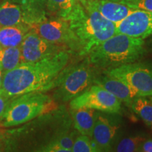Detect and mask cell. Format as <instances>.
I'll return each mask as SVG.
<instances>
[{"mask_svg": "<svg viewBox=\"0 0 152 152\" xmlns=\"http://www.w3.org/2000/svg\"><path fill=\"white\" fill-rule=\"evenodd\" d=\"M71 52L64 49L33 62H22L4 74L1 90L9 98L31 92H45L58 86L69 65Z\"/></svg>", "mask_w": 152, "mask_h": 152, "instance_id": "cell-1", "label": "cell"}, {"mask_svg": "<svg viewBox=\"0 0 152 152\" xmlns=\"http://www.w3.org/2000/svg\"><path fill=\"white\" fill-rule=\"evenodd\" d=\"M80 43V56L87 55L100 44L116 34L115 24L104 18L99 11L87 3L74 4L65 18Z\"/></svg>", "mask_w": 152, "mask_h": 152, "instance_id": "cell-2", "label": "cell"}, {"mask_svg": "<svg viewBox=\"0 0 152 152\" xmlns=\"http://www.w3.org/2000/svg\"><path fill=\"white\" fill-rule=\"evenodd\" d=\"M147 51L145 39L116 33L87 55L90 62L95 68L109 70L138 61Z\"/></svg>", "mask_w": 152, "mask_h": 152, "instance_id": "cell-3", "label": "cell"}, {"mask_svg": "<svg viewBox=\"0 0 152 152\" xmlns=\"http://www.w3.org/2000/svg\"><path fill=\"white\" fill-rule=\"evenodd\" d=\"M54 99L42 92H31L11 99L2 116L1 128H11L21 125L43 114L56 109Z\"/></svg>", "mask_w": 152, "mask_h": 152, "instance_id": "cell-4", "label": "cell"}, {"mask_svg": "<svg viewBox=\"0 0 152 152\" xmlns=\"http://www.w3.org/2000/svg\"><path fill=\"white\" fill-rule=\"evenodd\" d=\"M96 68L90 62L88 58L78 65L66 67L61 80L53 95L54 101L68 102L84 92L94 83L97 74Z\"/></svg>", "mask_w": 152, "mask_h": 152, "instance_id": "cell-5", "label": "cell"}, {"mask_svg": "<svg viewBox=\"0 0 152 152\" xmlns=\"http://www.w3.org/2000/svg\"><path fill=\"white\" fill-rule=\"evenodd\" d=\"M103 73L121 80L137 93L138 96H152V64L134 62L109 70Z\"/></svg>", "mask_w": 152, "mask_h": 152, "instance_id": "cell-6", "label": "cell"}, {"mask_svg": "<svg viewBox=\"0 0 152 152\" xmlns=\"http://www.w3.org/2000/svg\"><path fill=\"white\" fill-rule=\"evenodd\" d=\"M30 28L44 39L64 45L71 52H77L79 54L80 53L81 47L78 38L66 19L53 17L32 25Z\"/></svg>", "mask_w": 152, "mask_h": 152, "instance_id": "cell-7", "label": "cell"}, {"mask_svg": "<svg viewBox=\"0 0 152 152\" xmlns=\"http://www.w3.org/2000/svg\"><path fill=\"white\" fill-rule=\"evenodd\" d=\"M71 109L85 107L109 113H120L121 102L104 87L92 84L70 101Z\"/></svg>", "mask_w": 152, "mask_h": 152, "instance_id": "cell-8", "label": "cell"}, {"mask_svg": "<svg viewBox=\"0 0 152 152\" xmlns=\"http://www.w3.org/2000/svg\"><path fill=\"white\" fill-rule=\"evenodd\" d=\"M20 49L22 62L37 61L68 49L64 45L44 39L32 29L25 36Z\"/></svg>", "mask_w": 152, "mask_h": 152, "instance_id": "cell-9", "label": "cell"}, {"mask_svg": "<svg viewBox=\"0 0 152 152\" xmlns=\"http://www.w3.org/2000/svg\"><path fill=\"white\" fill-rule=\"evenodd\" d=\"M115 27L117 33L147 39L152 35V12L134 10Z\"/></svg>", "mask_w": 152, "mask_h": 152, "instance_id": "cell-10", "label": "cell"}, {"mask_svg": "<svg viewBox=\"0 0 152 152\" xmlns=\"http://www.w3.org/2000/svg\"><path fill=\"white\" fill-rule=\"evenodd\" d=\"M118 126L114 122L96 112L92 134L91 137L94 151H110L113 148Z\"/></svg>", "mask_w": 152, "mask_h": 152, "instance_id": "cell-11", "label": "cell"}, {"mask_svg": "<svg viewBox=\"0 0 152 152\" xmlns=\"http://www.w3.org/2000/svg\"><path fill=\"white\" fill-rule=\"evenodd\" d=\"M103 74L102 75H96L93 84L104 87L121 102H124L128 105H130L133 99L138 96L132 87L126 83L115 77Z\"/></svg>", "mask_w": 152, "mask_h": 152, "instance_id": "cell-12", "label": "cell"}, {"mask_svg": "<svg viewBox=\"0 0 152 152\" xmlns=\"http://www.w3.org/2000/svg\"><path fill=\"white\" fill-rule=\"evenodd\" d=\"M87 4L96 9L104 18L115 25L134 11L120 1L109 0H89Z\"/></svg>", "mask_w": 152, "mask_h": 152, "instance_id": "cell-13", "label": "cell"}, {"mask_svg": "<svg viewBox=\"0 0 152 152\" xmlns=\"http://www.w3.org/2000/svg\"><path fill=\"white\" fill-rule=\"evenodd\" d=\"M19 25H27L21 7L12 0H1L0 2V27Z\"/></svg>", "mask_w": 152, "mask_h": 152, "instance_id": "cell-14", "label": "cell"}, {"mask_svg": "<svg viewBox=\"0 0 152 152\" xmlns=\"http://www.w3.org/2000/svg\"><path fill=\"white\" fill-rule=\"evenodd\" d=\"M71 110L74 127L76 130L82 134L91 137L96 118V110L85 107Z\"/></svg>", "mask_w": 152, "mask_h": 152, "instance_id": "cell-15", "label": "cell"}, {"mask_svg": "<svg viewBox=\"0 0 152 152\" xmlns=\"http://www.w3.org/2000/svg\"><path fill=\"white\" fill-rule=\"evenodd\" d=\"M31 28L28 25L0 27V47H20Z\"/></svg>", "mask_w": 152, "mask_h": 152, "instance_id": "cell-16", "label": "cell"}, {"mask_svg": "<svg viewBox=\"0 0 152 152\" xmlns=\"http://www.w3.org/2000/svg\"><path fill=\"white\" fill-rule=\"evenodd\" d=\"M22 63L20 47H0V67L4 74L13 70Z\"/></svg>", "mask_w": 152, "mask_h": 152, "instance_id": "cell-17", "label": "cell"}, {"mask_svg": "<svg viewBox=\"0 0 152 152\" xmlns=\"http://www.w3.org/2000/svg\"><path fill=\"white\" fill-rule=\"evenodd\" d=\"M132 111L146 125L152 126V101L147 96H137L130 104Z\"/></svg>", "mask_w": 152, "mask_h": 152, "instance_id": "cell-18", "label": "cell"}, {"mask_svg": "<svg viewBox=\"0 0 152 152\" xmlns=\"http://www.w3.org/2000/svg\"><path fill=\"white\" fill-rule=\"evenodd\" d=\"M73 5L72 0H46L47 13L53 17L66 18Z\"/></svg>", "mask_w": 152, "mask_h": 152, "instance_id": "cell-19", "label": "cell"}, {"mask_svg": "<svg viewBox=\"0 0 152 152\" xmlns=\"http://www.w3.org/2000/svg\"><path fill=\"white\" fill-rule=\"evenodd\" d=\"M142 136H134L123 139L117 144L114 151L118 152L138 151L139 148L145 140Z\"/></svg>", "mask_w": 152, "mask_h": 152, "instance_id": "cell-20", "label": "cell"}, {"mask_svg": "<svg viewBox=\"0 0 152 152\" xmlns=\"http://www.w3.org/2000/svg\"><path fill=\"white\" fill-rule=\"evenodd\" d=\"M72 151L73 152H94L91 137L80 134L73 142Z\"/></svg>", "mask_w": 152, "mask_h": 152, "instance_id": "cell-21", "label": "cell"}, {"mask_svg": "<svg viewBox=\"0 0 152 152\" xmlns=\"http://www.w3.org/2000/svg\"><path fill=\"white\" fill-rule=\"evenodd\" d=\"M120 2L134 10H143L152 12V0H121Z\"/></svg>", "mask_w": 152, "mask_h": 152, "instance_id": "cell-22", "label": "cell"}, {"mask_svg": "<svg viewBox=\"0 0 152 152\" xmlns=\"http://www.w3.org/2000/svg\"><path fill=\"white\" fill-rule=\"evenodd\" d=\"M11 98H9L2 92L0 88V118L2 116L7 106L10 102Z\"/></svg>", "mask_w": 152, "mask_h": 152, "instance_id": "cell-23", "label": "cell"}, {"mask_svg": "<svg viewBox=\"0 0 152 152\" xmlns=\"http://www.w3.org/2000/svg\"><path fill=\"white\" fill-rule=\"evenodd\" d=\"M138 151L152 152V140H144L139 148Z\"/></svg>", "mask_w": 152, "mask_h": 152, "instance_id": "cell-24", "label": "cell"}, {"mask_svg": "<svg viewBox=\"0 0 152 152\" xmlns=\"http://www.w3.org/2000/svg\"><path fill=\"white\" fill-rule=\"evenodd\" d=\"M145 45L147 50L148 49H151V50H152V35L147 37V40L145 41Z\"/></svg>", "mask_w": 152, "mask_h": 152, "instance_id": "cell-25", "label": "cell"}, {"mask_svg": "<svg viewBox=\"0 0 152 152\" xmlns=\"http://www.w3.org/2000/svg\"><path fill=\"white\" fill-rule=\"evenodd\" d=\"M72 1H73V3H80L83 6H85L87 4V1H89V0H72Z\"/></svg>", "mask_w": 152, "mask_h": 152, "instance_id": "cell-26", "label": "cell"}, {"mask_svg": "<svg viewBox=\"0 0 152 152\" xmlns=\"http://www.w3.org/2000/svg\"><path fill=\"white\" fill-rule=\"evenodd\" d=\"M3 77H4V73L2 71V69H1V67H0V88H1V85H2Z\"/></svg>", "mask_w": 152, "mask_h": 152, "instance_id": "cell-27", "label": "cell"}, {"mask_svg": "<svg viewBox=\"0 0 152 152\" xmlns=\"http://www.w3.org/2000/svg\"><path fill=\"white\" fill-rule=\"evenodd\" d=\"M0 151H4V145L1 140H0Z\"/></svg>", "mask_w": 152, "mask_h": 152, "instance_id": "cell-28", "label": "cell"}, {"mask_svg": "<svg viewBox=\"0 0 152 152\" xmlns=\"http://www.w3.org/2000/svg\"><path fill=\"white\" fill-rule=\"evenodd\" d=\"M109 1H120L121 0H109Z\"/></svg>", "mask_w": 152, "mask_h": 152, "instance_id": "cell-29", "label": "cell"}, {"mask_svg": "<svg viewBox=\"0 0 152 152\" xmlns=\"http://www.w3.org/2000/svg\"><path fill=\"white\" fill-rule=\"evenodd\" d=\"M149 97L150 99H151V100L152 101V96H149Z\"/></svg>", "mask_w": 152, "mask_h": 152, "instance_id": "cell-30", "label": "cell"}, {"mask_svg": "<svg viewBox=\"0 0 152 152\" xmlns=\"http://www.w3.org/2000/svg\"><path fill=\"white\" fill-rule=\"evenodd\" d=\"M1 0H0V2H1Z\"/></svg>", "mask_w": 152, "mask_h": 152, "instance_id": "cell-31", "label": "cell"}, {"mask_svg": "<svg viewBox=\"0 0 152 152\" xmlns=\"http://www.w3.org/2000/svg\"><path fill=\"white\" fill-rule=\"evenodd\" d=\"M0 128H1V127H0Z\"/></svg>", "mask_w": 152, "mask_h": 152, "instance_id": "cell-32", "label": "cell"}]
</instances>
